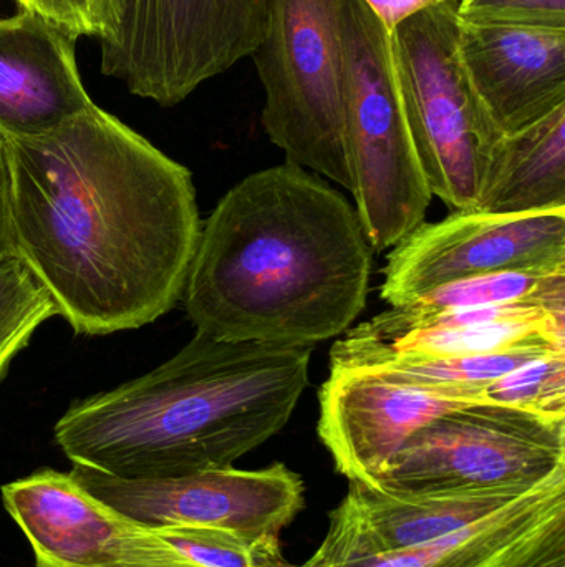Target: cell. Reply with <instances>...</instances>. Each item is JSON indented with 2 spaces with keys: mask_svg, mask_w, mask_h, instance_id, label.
<instances>
[{
  "mask_svg": "<svg viewBox=\"0 0 565 567\" xmlns=\"http://www.w3.org/2000/svg\"><path fill=\"white\" fill-rule=\"evenodd\" d=\"M565 478V419L470 402L407 440L374 488L390 495L543 488Z\"/></svg>",
  "mask_w": 565,
  "mask_h": 567,
  "instance_id": "obj_7",
  "label": "cell"
},
{
  "mask_svg": "<svg viewBox=\"0 0 565 567\" xmlns=\"http://www.w3.org/2000/svg\"><path fill=\"white\" fill-rule=\"evenodd\" d=\"M458 0L391 30L395 66L418 159L431 195L451 212H477L494 132L458 65Z\"/></svg>",
  "mask_w": 565,
  "mask_h": 567,
  "instance_id": "obj_8",
  "label": "cell"
},
{
  "mask_svg": "<svg viewBox=\"0 0 565 567\" xmlns=\"http://www.w3.org/2000/svg\"><path fill=\"white\" fill-rule=\"evenodd\" d=\"M271 0H90L103 75L175 106L251 56Z\"/></svg>",
  "mask_w": 565,
  "mask_h": 567,
  "instance_id": "obj_5",
  "label": "cell"
},
{
  "mask_svg": "<svg viewBox=\"0 0 565 567\" xmlns=\"http://www.w3.org/2000/svg\"><path fill=\"white\" fill-rule=\"evenodd\" d=\"M565 349V320H501L463 327H427L387 337L354 329L331 352V370H345L381 355L468 357L514 350Z\"/></svg>",
  "mask_w": 565,
  "mask_h": 567,
  "instance_id": "obj_17",
  "label": "cell"
},
{
  "mask_svg": "<svg viewBox=\"0 0 565 567\" xmlns=\"http://www.w3.org/2000/svg\"><path fill=\"white\" fill-rule=\"evenodd\" d=\"M19 258L10 209V175L6 138L0 135V266Z\"/></svg>",
  "mask_w": 565,
  "mask_h": 567,
  "instance_id": "obj_25",
  "label": "cell"
},
{
  "mask_svg": "<svg viewBox=\"0 0 565 567\" xmlns=\"http://www.w3.org/2000/svg\"><path fill=\"white\" fill-rule=\"evenodd\" d=\"M344 142L355 212L374 251L425 223L431 195L395 66L391 32L364 0H342Z\"/></svg>",
  "mask_w": 565,
  "mask_h": 567,
  "instance_id": "obj_4",
  "label": "cell"
},
{
  "mask_svg": "<svg viewBox=\"0 0 565 567\" xmlns=\"http://www.w3.org/2000/svg\"><path fill=\"white\" fill-rule=\"evenodd\" d=\"M6 146L17 252L73 332L139 329L182 299L202 226L186 166L95 103Z\"/></svg>",
  "mask_w": 565,
  "mask_h": 567,
  "instance_id": "obj_1",
  "label": "cell"
},
{
  "mask_svg": "<svg viewBox=\"0 0 565 567\" xmlns=\"http://www.w3.org/2000/svg\"><path fill=\"white\" fill-rule=\"evenodd\" d=\"M15 2H17V3H19V2H20V0H15Z\"/></svg>",
  "mask_w": 565,
  "mask_h": 567,
  "instance_id": "obj_27",
  "label": "cell"
},
{
  "mask_svg": "<svg viewBox=\"0 0 565 567\" xmlns=\"http://www.w3.org/2000/svg\"><path fill=\"white\" fill-rule=\"evenodd\" d=\"M457 53L468 92L500 136L565 103V29L460 22Z\"/></svg>",
  "mask_w": 565,
  "mask_h": 567,
  "instance_id": "obj_12",
  "label": "cell"
},
{
  "mask_svg": "<svg viewBox=\"0 0 565 567\" xmlns=\"http://www.w3.org/2000/svg\"><path fill=\"white\" fill-rule=\"evenodd\" d=\"M543 302L565 306V272L557 275H503L478 276L464 281L438 287L415 300L427 309L448 307L493 306V303Z\"/></svg>",
  "mask_w": 565,
  "mask_h": 567,
  "instance_id": "obj_19",
  "label": "cell"
},
{
  "mask_svg": "<svg viewBox=\"0 0 565 567\" xmlns=\"http://www.w3.org/2000/svg\"><path fill=\"white\" fill-rule=\"evenodd\" d=\"M565 208V103L494 146L477 212L527 215Z\"/></svg>",
  "mask_w": 565,
  "mask_h": 567,
  "instance_id": "obj_16",
  "label": "cell"
},
{
  "mask_svg": "<svg viewBox=\"0 0 565 567\" xmlns=\"http://www.w3.org/2000/svg\"><path fill=\"white\" fill-rule=\"evenodd\" d=\"M372 12L381 20L388 30H394L405 20L431 7L441 6V3L453 2V0H364Z\"/></svg>",
  "mask_w": 565,
  "mask_h": 567,
  "instance_id": "obj_26",
  "label": "cell"
},
{
  "mask_svg": "<svg viewBox=\"0 0 565 567\" xmlns=\"http://www.w3.org/2000/svg\"><path fill=\"white\" fill-rule=\"evenodd\" d=\"M311 353L196 332L146 375L72 403L56 445L73 465L123 480L229 468L287 425Z\"/></svg>",
  "mask_w": 565,
  "mask_h": 567,
  "instance_id": "obj_3",
  "label": "cell"
},
{
  "mask_svg": "<svg viewBox=\"0 0 565 567\" xmlns=\"http://www.w3.org/2000/svg\"><path fill=\"white\" fill-rule=\"evenodd\" d=\"M500 567H565V509L537 529Z\"/></svg>",
  "mask_w": 565,
  "mask_h": 567,
  "instance_id": "obj_23",
  "label": "cell"
},
{
  "mask_svg": "<svg viewBox=\"0 0 565 567\" xmlns=\"http://www.w3.org/2000/svg\"><path fill=\"white\" fill-rule=\"evenodd\" d=\"M546 353L551 352L514 350L468 357L381 355L365 360L352 369L368 370L388 382L411 386L441 399L470 403L478 402L481 389L498 377Z\"/></svg>",
  "mask_w": 565,
  "mask_h": 567,
  "instance_id": "obj_18",
  "label": "cell"
},
{
  "mask_svg": "<svg viewBox=\"0 0 565 567\" xmlns=\"http://www.w3.org/2000/svg\"><path fill=\"white\" fill-rule=\"evenodd\" d=\"M464 23H516L565 29V0H458Z\"/></svg>",
  "mask_w": 565,
  "mask_h": 567,
  "instance_id": "obj_22",
  "label": "cell"
},
{
  "mask_svg": "<svg viewBox=\"0 0 565 567\" xmlns=\"http://www.w3.org/2000/svg\"><path fill=\"white\" fill-rule=\"evenodd\" d=\"M565 272V208L527 215L451 212L421 223L388 255L380 296L391 307L478 276Z\"/></svg>",
  "mask_w": 565,
  "mask_h": 567,
  "instance_id": "obj_10",
  "label": "cell"
},
{
  "mask_svg": "<svg viewBox=\"0 0 565 567\" xmlns=\"http://www.w3.org/2000/svg\"><path fill=\"white\" fill-rule=\"evenodd\" d=\"M564 509L565 478H561L530 493L494 518L441 542L387 553L318 546L302 565L289 563L281 546H275L262 553L259 567H500Z\"/></svg>",
  "mask_w": 565,
  "mask_h": 567,
  "instance_id": "obj_15",
  "label": "cell"
},
{
  "mask_svg": "<svg viewBox=\"0 0 565 567\" xmlns=\"http://www.w3.org/2000/svg\"><path fill=\"white\" fill-rule=\"evenodd\" d=\"M478 402L565 419V350L536 357L481 389Z\"/></svg>",
  "mask_w": 565,
  "mask_h": 567,
  "instance_id": "obj_21",
  "label": "cell"
},
{
  "mask_svg": "<svg viewBox=\"0 0 565 567\" xmlns=\"http://www.w3.org/2000/svg\"><path fill=\"white\" fill-rule=\"evenodd\" d=\"M53 316L59 313L49 290L22 259L0 266V380L33 332Z\"/></svg>",
  "mask_w": 565,
  "mask_h": 567,
  "instance_id": "obj_20",
  "label": "cell"
},
{
  "mask_svg": "<svg viewBox=\"0 0 565 567\" xmlns=\"http://www.w3.org/2000/svg\"><path fill=\"white\" fill-rule=\"evenodd\" d=\"M70 476L109 508L149 528L219 529L281 542L282 529L304 508V482L284 463L161 480L115 478L73 465Z\"/></svg>",
  "mask_w": 565,
  "mask_h": 567,
  "instance_id": "obj_9",
  "label": "cell"
},
{
  "mask_svg": "<svg viewBox=\"0 0 565 567\" xmlns=\"http://www.w3.org/2000/svg\"><path fill=\"white\" fill-rule=\"evenodd\" d=\"M76 37L20 9L0 19V135L33 138L93 105L76 69Z\"/></svg>",
  "mask_w": 565,
  "mask_h": 567,
  "instance_id": "obj_14",
  "label": "cell"
},
{
  "mask_svg": "<svg viewBox=\"0 0 565 567\" xmlns=\"http://www.w3.org/2000/svg\"><path fill=\"white\" fill-rule=\"evenodd\" d=\"M20 9L45 17L79 37H93L90 0H20Z\"/></svg>",
  "mask_w": 565,
  "mask_h": 567,
  "instance_id": "obj_24",
  "label": "cell"
},
{
  "mask_svg": "<svg viewBox=\"0 0 565 567\" xmlns=\"http://www.w3.org/2000/svg\"><path fill=\"white\" fill-rule=\"evenodd\" d=\"M342 0H271L252 52L262 125L287 162L350 188L344 142Z\"/></svg>",
  "mask_w": 565,
  "mask_h": 567,
  "instance_id": "obj_6",
  "label": "cell"
},
{
  "mask_svg": "<svg viewBox=\"0 0 565 567\" xmlns=\"http://www.w3.org/2000/svg\"><path fill=\"white\" fill-rule=\"evenodd\" d=\"M318 402V436L335 468L370 486L418 429L464 405L358 369L331 370Z\"/></svg>",
  "mask_w": 565,
  "mask_h": 567,
  "instance_id": "obj_13",
  "label": "cell"
},
{
  "mask_svg": "<svg viewBox=\"0 0 565 567\" xmlns=\"http://www.w3.org/2000/svg\"><path fill=\"white\" fill-rule=\"evenodd\" d=\"M372 251L347 198L285 162L245 176L202 223L186 312L216 340L312 347L360 316Z\"/></svg>",
  "mask_w": 565,
  "mask_h": 567,
  "instance_id": "obj_2",
  "label": "cell"
},
{
  "mask_svg": "<svg viewBox=\"0 0 565 567\" xmlns=\"http://www.w3.org/2000/svg\"><path fill=\"white\" fill-rule=\"evenodd\" d=\"M2 499L36 567H198L158 529L109 508L70 473L40 470L2 486Z\"/></svg>",
  "mask_w": 565,
  "mask_h": 567,
  "instance_id": "obj_11",
  "label": "cell"
}]
</instances>
